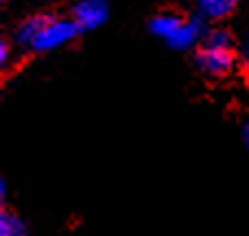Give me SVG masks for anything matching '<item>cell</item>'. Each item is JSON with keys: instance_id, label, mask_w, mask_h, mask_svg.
<instances>
[{"instance_id": "cell-1", "label": "cell", "mask_w": 249, "mask_h": 236, "mask_svg": "<svg viewBox=\"0 0 249 236\" xmlns=\"http://www.w3.org/2000/svg\"><path fill=\"white\" fill-rule=\"evenodd\" d=\"M83 31L77 26V22L72 18H61L53 13L51 20L44 24V29L35 35V39L31 42L29 51L31 53H48V51H57V48L70 44L72 39H77Z\"/></svg>"}, {"instance_id": "cell-2", "label": "cell", "mask_w": 249, "mask_h": 236, "mask_svg": "<svg viewBox=\"0 0 249 236\" xmlns=\"http://www.w3.org/2000/svg\"><path fill=\"white\" fill-rule=\"evenodd\" d=\"M238 64V53L236 48H223V46H212V44L201 42L195 53V66L199 73L206 74L208 79H223L234 70Z\"/></svg>"}, {"instance_id": "cell-3", "label": "cell", "mask_w": 249, "mask_h": 236, "mask_svg": "<svg viewBox=\"0 0 249 236\" xmlns=\"http://www.w3.org/2000/svg\"><path fill=\"white\" fill-rule=\"evenodd\" d=\"M70 18L81 31H94L107 22L109 4L107 0H79L70 11Z\"/></svg>"}, {"instance_id": "cell-4", "label": "cell", "mask_w": 249, "mask_h": 236, "mask_svg": "<svg viewBox=\"0 0 249 236\" xmlns=\"http://www.w3.org/2000/svg\"><path fill=\"white\" fill-rule=\"evenodd\" d=\"M206 33H208V26H206V22H203V18H199V16L186 18L184 24H181L179 29L175 31V35L166 42V46L173 48V51H190V48H197L199 44L203 42Z\"/></svg>"}, {"instance_id": "cell-5", "label": "cell", "mask_w": 249, "mask_h": 236, "mask_svg": "<svg viewBox=\"0 0 249 236\" xmlns=\"http://www.w3.org/2000/svg\"><path fill=\"white\" fill-rule=\"evenodd\" d=\"M51 16H53V13L42 11V13H33V16L24 18V20H22L20 24H18L16 29H13V44H16V46H20V48H26V51H29L31 42H33L35 35H37L39 31L44 29V24H46L48 20H51Z\"/></svg>"}, {"instance_id": "cell-6", "label": "cell", "mask_w": 249, "mask_h": 236, "mask_svg": "<svg viewBox=\"0 0 249 236\" xmlns=\"http://www.w3.org/2000/svg\"><path fill=\"white\" fill-rule=\"evenodd\" d=\"M184 20L186 16H181L177 11H160L149 20V33L166 44L175 35V31L184 24Z\"/></svg>"}, {"instance_id": "cell-7", "label": "cell", "mask_w": 249, "mask_h": 236, "mask_svg": "<svg viewBox=\"0 0 249 236\" xmlns=\"http://www.w3.org/2000/svg\"><path fill=\"white\" fill-rule=\"evenodd\" d=\"M0 236H29L24 219L9 206H2V212H0Z\"/></svg>"}, {"instance_id": "cell-8", "label": "cell", "mask_w": 249, "mask_h": 236, "mask_svg": "<svg viewBox=\"0 0 249 236\" xmlns=\"http://www.w3.org/2000/svg\"><path fill=\"white\" fill-rule=\"evenodd\" d=\"M238 0H197V7L203 18L210 20H223L236 9Z\"/></svg>"}, {"instance_id": "cell-9", "label": "cell", "mask_w": 249, "mask_h": 236, "mask_svg": "<svg viewBox=\"0 0 249 236\" xmlns=\"http://www.w3.org/2000/svg\"><path fill=\"white\" fill-rule=\"evenodd\" d=\"M11 59H13L11 39L4 37L2 42H0V68H2V73H9V70H11Z\"/></svg>"}, {"instance_id": "cell-10", "label": "cell", "mask_w": 249, "mask_h": 236, "mask_svg": "<svg viewBox=\"0 0 249 236\" xmlns=\"http://www.w3.org/2000/svg\"><path fill=\"white\" fill-rule=\"evenodd\" d=\"M236 53H238V61H241L243 68L249 73V33H245L241 44H236Z\"/></svg>"}, {"instance_id": "cell-11", "label": "cell", "mask_w": 249, "mask_h": 236, "mask_svg": "<svg viewBox=\"0 0 249 236\" xmlns=\"http://www.w3.org/2000/svg\"><path fill=\"white\" fill-rule=\"evenodd\" d=\"M241 138H243V145H245V149L249 153V118L243 123V127H241Z\"/></svg>"}]
</instances>
